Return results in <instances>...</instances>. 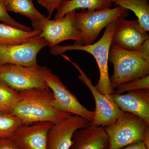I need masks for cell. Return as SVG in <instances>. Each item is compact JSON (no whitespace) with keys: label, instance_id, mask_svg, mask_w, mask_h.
Masks as SVG:
<instances>
[{"label":"cell","instance_id":"cell-5","mask_svg":"<svg viewBox=\"0 0 149 149\" xmlns=\"http://www.w3.org/2000/svg\"><path fill=\"white\" fill-rule=\"evenodd\" d=\"M149 125L136 115L124 111L111 124L105 126L109 137V149H120L136 142H143L145 128Z\"/></svg>","mask_w":149,"mask_h":149},{"label":"cell","instance_id":"cell-11","mask_svg":"<svg viewBox=\"0 0 149 149\" xmlns=\"http://www.w3.org/2000/svg\"><path fill=\"white\" fill-rule=\"evenodd\" d=\"M112 39L111 45L126 50L136 51L149 38L148 32L141 27L138 19H118Z\"/></svg>","mask_w":149,"mask_h":149},{"label":"cell","instance_id":"cell-3","mask_svg":"<svg viewBox=\"0 0 149 149\" xmlns=\"http://www.w3.org/2000/svg\"><path fill=\"white\" fill-rule=\"evenodd\" d=\"M109 62L113 65L110 80L114 90L118 85L149 74V59L138 50H126L111 45Z\"/></svg>","mask_w":149,"mask_h":149},{"label":"cell","instance_id":"cell-8","mask_svg":"<svg viewBox=\"0 0 149 149\" xmlns=\"http://www.w3.org/2000/svg\"><path fill=\"white\" fill-rule=\"evenodd\" d=\"M46 85L53 94L52 104L60 111L79 116L93 122L95 111L86 109L63 84L60 78L46 68L44 74Z\"/></svg>","mask_w":149,"mask_h":149},{"label":"cell","instance_id":"cell-25","mask_svg":"<svg viewBox=\"0 0 149 149\" xmlns=\"http://www.w3.org/2000/svg\"><path fill=\"white\" fill-rule=\"evenodd\" d=\"M0 149H19L10 139H0Z\"/></svg>","mask_w":149,"mask_h":149},{"label":"cell","instance_id":"cell-29","mask_svg":"<svg viewBox=\"0 0 149 149\" xmlns=\"http://www.w3.org/2000/svg\"><path fill=\"white\" fill-rule=\"evenodd\" d=\"M2 1L5 3L6 2V1H8V0H2Z\"/></svg>","mask_w":149,"mask_h":149},{"label":"cell","instance_id":"cell-18","mask_svg":"<svg viewBox=\"0 0 149 149\" xmlns=\"http://www.w3.org/2000/svg\"><path fill=\"white\" fill-rule=\"evenodd\" d=\"M116 5L133 11L137 17L141 27L149 31L148 0H111Z\"/></svg>","mask_w":149,"mask_h":149},{"label":"cell","instance_id":"cell-9","mask_svg":"<svg viewBox=\"0 0 149 149\" xmlns=\"http://www.w3.org/2000/svg\"><path fill=\"white\" fill-rule=\"evenodd\" d=\"M62 56L70 62L80 73L79 80L82 81L91 91L95 102V116L92 125L97 126H105L111 124L121 116L124 111L117 106L112 98L111 95L100 93L93 85L91 79L76 63L73 62L65 55Z\"/></svg>","mask_w":149,"mask_h":149},{"label":"cell","instance_id":"cell-2","mask_svg":"<svg viewBox=\"0 0 149 149\" xmlns=\"http://www.w3.org/2000/svg\"><path fill=\"white\" fill-rule=\"evenodd\" d=\"M115 24L114 21L107 25L100 40L91 45L75 43L66 46L57 45L50 48L51 54L54 56L61 55L67 51L76 50L84 51L92 55L97 62L100 71V78L95 87L100 93L110 95L113 94L114 89L112 87L109 74V56Z\"/></svg>","mask_w":149,"mask_h":149},{"label":"cell","instance_id":"cell-12","mask_svg":"<svg viewBox=\"0 0 149 149\" xmlns=\"http://www.w3.org/2000/svg\"><path fill=\"white\" fill-rule=\"evenodd\" d=\"M90 123L81 116L72 115L61 122L54 124L48 134V149H69L74 132L88 127Z\"/></svg>","mask_w":149,"mask_h":149},{"label":"cell","instance_id":"cell-4","mask_svg":"<svg viewBox=\"0 0 149 149\" xmlns=\"http://www.w3.org/2000/svg\"><path fill=\"white\" fill-rule=\"evenodd\" d=\"M129 10L120 6L100 10H82L76 12L75 22L76 27L82 34L81 45H89L95 43L104 28L121 17L125 18Z\"/></svg>","mask_w":149,"mask_h":149},{"label":"cell","instance_id":"cell-24","mask_svg":"<svg viewBox=\"0 0 149 149\" xmlns=\"http://www.w3.org/2000/svg\"><path fill=\"white\" fill-rule=\"evenodd\" d=\"M39 4L45 8L47 12L48 18H51V16L55 10L61 5L62 3L67 0H36Z\"/></svg>","mask_w":149,"mask_h":149},{"label":"cell","instance_id":"cell-6","mask_svg":"<svg viewBox=\"0 0 149 149\" xmlns=\"http://www.w3.org/2000/svg\"><path fill=\"white\" fill-rule=\"evenodd\" d=\"M76 12L77 10L70 11L58 19H51L47 17L33 26V28L40 31V37L47 42L50 48L66 40H72L81 44L83 38L75 24Z\"/></svg>","mask_w":149,"mask_h":149},{"label":"cell","instance_id":"cell-16","mask_svg":"<svg viewBox=\"0 0 149 149\" xmlns=\"http://www.w3.org/2000/svg\"><path fill=\"white\" fill-rule=\"evenodd\" d=\"M36 29L24 30L0 22V45H17L27 42L40 36Z\"/></svg>","mask_w":149,"mask_h":149},{"label":"cell","instance_id":"cell-23","mask_svg":"<svg viewBox=\"0 0 149 149\" xmlns=\"http://www.w3.org/2000/svg\"><path fill=\"white\" fill-rule=\"evenodd\" d=\"M0 22L9 24L24 30L28 31L32 30L30 27L19 23L11 17L9 14L5 3L2 0H0Z\"/></svg>","mask_w":149,"mask_h":149},{"label":"cell","instance_id":"cell-20","mask_svg":"<svg viewBox=\"0 0 149 149\" xmlns=\"http://www.w3.org/2000/svg\"><path fill=\"white\" fill-rule=\"evenodd\" d=\"M22 125L15 116L9 113L0 112V139H10Z\"/></svg>","mask_w":149,"mask_h":149},{"label":"cell","instance_id":"cell-27","mask_svg":"<svg viewBox=\"0 0 149 149\" xmlns=\"http://www.w3.org/2000/svg\"><path fill=\"white\" fill-rule=\"evenodd\" d=\"M123 149H147L143 142H139L133 143L126 146Z\"/></svg>","mask_w":149,"mask_h":149},{"label":"cell","instance_id":"cell-22","mask_svg":"<svg viewBox=\"0 0 149 149\" xmlns=\"http://www.w3.org/2000/svg\"><path fill=\"white\" fill-rule=\"evenodd\" d=\"M149 89V75L129 81L118 85L113 91V94L115 95H121L123 93L130 91L141 90Z\"/></svg>","mask_w":149,"mask_h":149},{"label":"cell","instance_id":"cell-17","mask_svg":"<svg viewBox=\"0 0 149 149\" xmlns=\"http://www.w3.org/2000/svg\"><path fill=\"white\" fill-rule=\"evenodd\" d=\"M111 0H67L57 9L54 19L63 17L70 11L79 9L90 11L100 10L111 8Z\"/></svg>","mask_w":149,"mask_h":149},{"label":"cell","instance_id":"cell-14","mask_svg":"<svg viewBox=\"0 0 149 149\" xmlns=\"http://www.w3.org/2000/svg\"><path fill=\"white\" fill-rule=\"evenodd\" d=\"M115 104L123 111L136 115L149 124V90L141 89L125 94L111 95Z\"/></svg>","mask_w":149,"mask_h":149},{"label":"cell","instance_id":"cell-30","mask_svg":"<svg viewBox=\"0 0 149 149\" xmlns=\"http://www.w3.org/2000/svg\"><path fill=\"white\" fill-rule=\"evenodd\" d=\"M32 1H33V0H32Z\"/></svg>","mask_w":149,"mask_h":149},{"label":"cell","instance_id":"cell-26","mask_svg":"<svg viewBox=\"0 0 149 149\" xmlns=\"http://www.w3.org/2000/svg\"><path fill=\"white\" fill-rule=\"evenodd\" d=\"M137 50L140 52L146 58L149 59V38L140 46Z\"/></svg>","mask_w":149,"mask_h":149},{"label":"cell","instance_id":"cell-1","mask_svg":"<svg viewBox=\"0 0 149 149\" xmlns=\"http://www.w3.org/2000/svg\"><path fill=\"white\" fill-rule=\"evenodd\" d=\"M19 92L18 101L10 113L18 118L22 125L43 121L55 124L72 115L53 106L54 96L50 90L35 88Z\"/></svg>","mask_w":149,"mask_h":149},{"label":"cell","instance_id":"cell-28","mask_svg":"<svg viewBox=\"0 0 149 149\" xmlns=\"http://www.w3.org/2000/svg\"><path fill=\"white\" fill-rule=\"evenodd\" d=\"M143 142L147 149H149V125L145 128L143 135Z\"/></svg>","mask_w":149,"mask_h":149},{"label":"cell","instance_id":"cell-15","mask_svg":"<svg viewBox=\"0 0 149 149\" xmlns=\"http://www.w3.org/2000/svg\"><path fill=\"white\" fill-rule=\"evenodd\" d=\"M109 137L103 126L92 125L76 130L69 149H109Z\"/></svg>","mask_w":149,"mask_h":149},{"label":"cell","instance_id":"cell-13","mask_svg":"<svg viewBox=\"0 0 149 149\" xmlns=\"http://www.w3.org/2000/svg\"><path fill=\"white\" fill-rule=\"evenodd\" d=\"M53 125L47 121L22 125L10 139L19 149H48V134Z\"/></svg>","mask_w":149,"mask_h":149},{"label":"cell","instance_id":"cell-10","mask_svg":"<svg viewBox=\"0 0 149 149\" xmlns=\"http://www.w3.org/2000/svg\"><path fill=\"white\" fill-rule=\"evenodd\" d=\"M47 46V42L40 36L19 45H0V66L9 64L38 66V54Z\"/></svg>","mask_w":149,"mask_h":149},{"label":"cell","instance_id":"cell-21","mask_svg":"<svg viewBox=\"0 0 149 149\" xmlns=\"http://www.w3.org/2000/svg\"><path fill=\"white\" fill-rule=\"evenodd\" d=\"M19 92L0 82V112L9 113L18 101Z\"/></svg>","mask_w":149,"mask_h":149},{"label":"cell","instance_id":"cell-19","mask_svg":"<svg viewBox=\"0 0 149 149\" xmlns=\"http://www.w3.org/2000/svg\"><path fill=\"white\" fill-rule=\"evenodd\" d=\"M32 1V0H8L4 3L8 11L20 14L28 17L34 26L47 17L35 8Z\"/></svg>","mask_w":149,"mask_h":149},{"label":"cell","instance_id":"cell-7","mask_svg":"<svg viewBox=\"0 0 149 149\" xmlns=\"http://www.w3.org/2000/svg\"><path fill=\"white\" fill-rule=\"evenodd\" d=\"M47 67L9 64L0 66V82L20 92L35 88L50 90L45 82Z\"/></svg>","mask_w":149,"mask_h":149}]
</instances>
